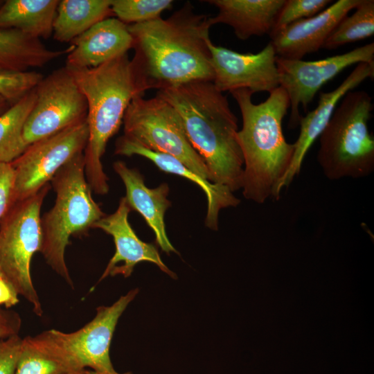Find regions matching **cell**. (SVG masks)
<instances>
[{
    "label": "cell",
    "instance_id": "cell-1",
    "mask_svg": "<svg viewBox=\"0 0 374 374\" xmlns=\"http://www.w3.org/2000/svg\"><path fill=\"white\" fill-rule=\"evenodd\" d=\"M208 17L186 2L170 17L128 25L134 55L131 62L143 93L197 80H213Z\"/></svg>",
    "mask_w": 374,
    "mask_h": 374
},
{
    "label": "cell",
    "instance_id": "cell-2",
    "mask_svg": "<svg viewBox=\"0 0 374 374\" xmlns=\"http://www.w3.org/2000/svg\"><path fill=\"white\" fill-rule=\"evenodd\" d=\"M179 114L186 136L204 162L210 181L233 193L242 188L244 159L238 120L227 98L212 81L197 80L158 90Z\"/></svg>",
    "mask_w": 374,
    "mask_h": 374
},
{
    "label": "cell",
    "instance_id": "cell-3",
    "mask_svg": "<svg viewBox=\"0 0 374 374\" xmlns=\"http://www.w3.org/2000/svg\"><path fill=\"white\" fill-rule=\"evenodd\" d=\"M240 110L242 126L237 139L244 159L242 194L249 200L263 204L274 198L276 186L292 161L294 143L283 132V121L290 107L281 87L269 97L254 104L253 93L246 89L230 92Z\"/></svg>",
    "mask_w": 374,
    "mask_h": 374
},
{
    "label": "cell",
    "instance_id": "cell-4",
    "mask_svg": "<svg viewBox=\"0 0 374 374\" xmlns=\"http://www.w3.org/2000/svg\"><path fill=\"white\" fill-rule=\"evenodd\" d=\"M69 69L87 103L85 177L93 192L105 195L109 188L101 159L107 143L118 132L132 100L144 93L137 84L127 53L96 67Z\"/></svg>",
    "mask_w": 374,
    "mask_h": 374
},
{
    "label": "cell",
    "instance_id": "cell-5",
    "mask_svg": "<svg viewBox=\"0 0 374 374\" xmlns=\"http://www.w3.org/2000/svg\"><path fill=\"white\" fill-rule=\"evenodd\" d=\"M51 182L56 199L53 208L41 216L39 252L53 270L73 287L64 256L69 239L85 235L105 215L92 197L84 173V152L62 166Z\"/></svg>",
    "mask_w": 374,
    "mask_h": 374
},
{
    "label": "cell",
    "instance_id": "cell-6",
    "mask_svg": "<svg viewBox=\"0 0 374 374\" xmlns=\"http://www.w3.org/2000/svg\"><path fill=\"white\" fill-rule=\"evenodd\" d=\"M339 103L319 137L318 163L330 180L366 177L374 170V137L368 128L372 97L351 90Z\"/></svg>",
    "mask_w": 374,
    "mask_h": 374
},
{
    "label": "cell",
    "instance_id": "cell-7",
    "mask_svg": "<svg viewBox=\"0 0 374 374\" xmlns=\"http://www.w3.org/2000/svg\"><path fill=\"white\" fill-rule=\"evenodd\" d=\"M49 189L48 184L37 193L15 202L0 220V270L39 317L43 310L31 278L30 264L35 253L41 249L40 211Z\"/></svg>",
    "mask_w": 374,
    "mask_h": 374
},
{
    "label": "cell",
    "instance_id": "cell-8",
    "mask_svg": "<svg viewBox=\"0 0 374 374\" xmlns=\"http://www.w3.org/2000/svg\"><path fill=\"white\" fill-rule=\"evenodd\" d=\"M124 136L141 146L171 155L190 170L210 181L208 169L190 145L181 119L175 108L162 98H134L123 121Z\"/></svg>",
    "mask_w": 374,
    "mask_h": 374
},
{
    "label": "cell",
    "instance_id": "cell-9",
    "mask_svg": "<svg viewBox=\"0 0 374 374\" xmlns=\"http://www.w3.org/2000/svg\"><path fill=\"white\" fill-rule=\"evenodd\" d=\"M89 139L87 119L38 140L11 163L14 172V203L37 193L58 170L84 152Z\"/></svg>",
    "mask_w": 374,
    "mask_h": 374
},
{
    "label": "cell",
    "instance_id": "cell-10",
    "mask_svg": "<svg viewBox=\"0 0 374 374\" xmlns=\"http://www.w3.org/2000/svg\"><path fill=\"white\" fill-rule=\"evenodd\" d=\"M35 91V104L23 131L28 146L87 119L86 98L67 67L44 76Z\"/></svg>",
    "mask_w": 374,
    "mask_h": 374
},
{
    "label": "cell",
    "instance_id": "cell-11",
    "mask_svg": "<svg viewBox=\"0 0 374 374\" xmlns=\"http://www.w3.org/2000/svg\"><path fill=\"white\" fill-rule=\"evenodd\" d=\"M374 62V43L348 52L314 61L276 57L279 86L286 91L290 103L289 125L296 127L301 116L299 107L307 110L316 93L328 81L347 67Z\"/></svg>",
    "mask_w": 374,
    "mask_h": 374
},
{
    "label": "cell",
    "instance_id": "cell-12",
    "mask_svg": "<svg viewBox=\"0 0 374 374\" xmlns=\"http://www.w3.org/2000/svg\"><path fill=\"white\" fill-rule=\"evenodd\" d=\"M137 294V289L132 290L112 305L98 307L95 317L75 332L52 329L46 333L83 369L115 372L109 356L111 341L119 318Z\"/></svg>",
    "mask_w": 374,
    "mask_h": 374
},
{
    "label": "cell",
    "instance_id": "cell-13",
    "mask_svg": "<svg viewBox=\"0 0 374 374\" xmlns=\"http://www.w3.org/2000/svg\"><path fill=\"white\" fill-rule=\"evenodd\" d=\"M208 46L213 70V82L221 92L246 89L253 94L271 92L279 87L277 55L269 42L257 53H239L215 45Z\"/></svg>",
    "mask_w": 374,
    "mask_h": 374
},
{
    "label": "cell",
    "instance_id": "cell-14",
    "mask_svg": "<svg viewBox=\"0 0 374 374\" xmlns=\"http://www.w3.org/2000/svg\"><path fill=\"white\" fill-rule=\"evenodd\" d=\"M373 76L374 62L357 64L336 89L328 92H321L317 107L305 116L301 117L299 124L300 133L294 143L293 157L288 169L276 186L274 196L276 200L280 198L283 188L289 187L294 177L300 172L306 154L327 126L343 96L366 79H373Z\"/></svg>",
    "mask_w": 374,
    "mask_h": 374
},
{
    "label": "cell",
    "instance_id": "cell-15",
    "mask_svg": "<svg viewBox=\"0 0 374 374\" xmlns=\"http://www.w3.org/2000/svg\"><path fill=\"white\" fill-rule=\"evenodd\" d=\"M360 0H338L319 13L300 19L269 35L277 57L302 60L318 51L338 23Z\"/></svg>",
    "mask_w": 374,
    "mask_h": 374
},
{
    "label": "cell",
    "instance_id": "cell-16",
    "mask_svg": "<svg viewBox=\"0 0 374 374\" xmlns=\"http://www.w3.org/2000/svg\"><path fill=\"white\" fill-rule=\"evenodd\" d=\"M125 197L121 198L116 211L105 215L96 222L93 228L100 229L112 236L116 247L114 256L108 262L99 281L108 276L123 275L129 277L136 264L150 262L170 277L176 275L162 261L156 247L139 238L128 221L130 212Z\"/></svg>",
    "mask_w": 374,
    "mask_h": 374
},
{
    "label": "cell",
    "instance_id": "cell-17",
    "mask_svg": "<svg viewBox=\"0 0 374 374\" xmlns=\"http://www.w3.org/2000/svg\"><path fill=\"white\" fill-rule=\"evenodd\" d=\"M73 50L67 54L69 69L93 68L132 48L133 39L128 25L117 18H106L71 42Z\"/></svg>",
    "mask_w": 374,
    "mask_h": 374
},
{
    "label": "cell",
    "instance_id": "cell-18",
    "mask_svg": "<svg viewBox=\"0 0 374 374\" xmlns=\"http://www.w3.org/2000/svg\"><path fill=\"white\" fill-rule=\"evenodd\" d=\"M115 154L127 157L142 156L153 162L161 170L184 177L197 184L207 198L205 225L212 230L218 229V215L222 209L235 207L240 204V199L227 187L212 183L197 175L177 158L148 150L124 135L116 140Z\"/></svg>",
    "mask_w": 374,
    "mask_h": 374
},
{
    "label": "cell",
    "instance_id": "cell-19",
    "mask_svg": "<svg viewBox=\"0 0 374 374\" xmlns=\"http://www.w3.org/2000/svg\"><path fill=\"white\" fill-rule=\"evenodd\" d=\"M113 168L125 186V197L131 210L142 215L152 229L156 242L163 251L177 253L168 238L164 220L166 212L171 206V202L167 199L169 193L168 184L163 183L157 188H149L138 170L130 168L121 161L114 162Z\"/></svg>",
    "mask_w": 374,
    "mask_h": 374
},
{
    "label": "cell",
    "instance_id": "cell-20",
    "mask_svg": "<svg viewBox=\"0 0 374 374\" xmlns=\"http://www.w3.org/2000/svg\"><path fill=\"white\" fill-rule=\"evenodd\" d=\"M285 0H209L218 12L208 17L211 27L217 24L231 26L238 38L246 40L252 36L271 33L277 16Z\"/></svg>",
    "mask_w": 374,
    "mask_h": 374
},
{
    "label": "cell",
    "instance_id": "cell-21",
    "mask_svg": "<svg viewBox=\"0 0 374 374\" xmlns=\"http://www.w3.org/2000/svg\"><path fill=\"white\" fill-rule=\"evenodd\" d=\"M73 48L71 45L66 49L52 50L41 39L19 30L0 28V73L25 72L42 67L69 53Z\"/></svg>",
    "mask_w": 374,
    "mask_h": 374
},
{
    "label": "cell",
    "instance_id": "cell-22",
    "mask_svg": "<svg viewBox=\"0 0 374 374\" xmlns=\"http://www.w3.org/2000/svg\"><path fill=\"white\" fill-rule=\"evenodd\" d=\"M59 0H7L0 6V28L41 39L53 35Z\"/></svg>",
    "mask_w": 374,
    "mask_h": 374
},
{
    "label": "cell",
    "instance_id": "cell-23",
    "mask_svg": "<svg viewBox=\"0 0 374 374\" xmlns=\"http://www.w3.org/2000/svg\"><path fill=\"white\" fill-rule=\"evenodd\" d=\"M83 370L45 331L23 338L15 374H80Z\"/></svg>",
    "mask_w": 374,
    "mask_h": 374
},
{
    "label": "cell",
    "instance_id": "cell-24",
    "mask_svg": "<svg viewBox=\"0 0 374 374\" xmlns=\"http://www.w3.org/2000/svg\"><path fill=\"white\" fill-rule=\"evenodd\" d=\"M112 0H62L53 24V38L71 42L98 22L112 14Z\"/></svg>",
    "mask_w": 374,
    "mask_h": 374
},
{
    "label": "cell",
    "instance_id": "cell-25",
    "mask_svg": "<svg viewBox=\"0 0 374 374\" xmlns=\"http://www.w3.org/2000/svg\"><path fill=\"white\" fill-rule=\"evenodd\" d=\"M35 98L33 89L0 115V163H11L28 148L23 131Z\"/></svg>",
    "mask_w": 374,
    "mask_h": 374
},
{
    "label": "cell",
    "instance_id": "cell-26",
    "mask_svg": "<svg viewBox=\"0 0 374 374\" xmlns=\"http://www.w3.org/2000/svg\"><path fill=\"white\" fill-rule=\"evenodd\" d=\"M355 12L345 16L324 42L323 48L332 50L374 34V1L360 0Z\"/></svg>",
    "mask_w": 374,
    "mask_h": 374
},
{
    "label": "cell",
    "instance_id": "cell-27",
    "mask_svg": "<svg viewBox=\"0 0 374 374\" xmlns=\"http://www.w3.org/2000/svg\"><path fill=\"white\" fill-rule=\"evenodd\" d=\"M172 0H112L111 8L122 22L141 24L161 17L166 10L170 9Z\"/></svg>",
    "mask_w": 374,
    "mask_h": 374
},
{
    "label": "cell",
    "instance_id": "cell-28",
    "mask_svg": "<svg viewBox=\"0 0 374 374\" xmlns=\"http://www.w3.org/2000/svg\"><path fill=\"white\" fill-rule=\"evenodd\" d=\"M332 2L331 0H285L270 34L283 29L293 22L319 13Z\"/></svg>",
    "mask_w": 374,
    "mask_h": 374
},
{
    "label": "cell",
    "instance_id": "cell-29",
    "mask_svg": "<svg viewBox=\"0 0 374 374\" xmlns=\"http://www.w3.org/2000/svg\"><path fill=\"white\" fill-rule=\"evenodd\" d=\"M44 75L36 71L0 73V96L10 105L35 88Z\"/></svg>",
    "mask_w": 374,
    "mask_h": 374
},
{
    "label": "cell",
    "instance_id": "cell-30",
    "mask_svg": "<svg viewBox=\"0 0 374 374\" xmlns=\"http://www.w3.org/2000/svg\"><path fill=\"white\" fill-rule=\"evenodd\" d=\"M22 341L19 335L0 339V374H15Z\"/></svg>",
    "mask_w": 374,
    "mask_h": 374
},
{
    "label": "cell",
    "instance_id": "cell-31",
    "mask_svg": "<svg viewBox=\"0 0 374 374\" xmlns=\"http://www.w3.org/2000/svg\"><path fill=\"white\" fill-rule=\"evenodd\" d=\"M13 204V168L11 163H0V220Z\"/></svg>",
    "mask_w": 374,
    "mask_h": 374
},
{
    "label": "cell",
    "instance_id": "cell-32",
    "mask_svg": "<svg viewBox=\"0 0 374 374\" xmlns=\"http://www.w3.org/2000/svg\"><path fill=\"white\" fill-rule=\"evenodd\" d=\"M21 319L18 313L0 307V339L19 335Z\"/></svg>",
    "mask_w": 374,
    "mask_h": 374
},
{
    "label": "cell",
    "instance_id": "cell-33",
    "mask_svg": "<svg viewBox=\"0 0 374 374\" xmlns=\"http://www.w3.org/2000/svg\"><path fill=\"white\" fill-rule=\"evenodd\" d=\"M11 105L1 96H0V115L5 112Z\"/></svg>",
    "mask_w": 374,
    "mask_h": 374
},
{
    "label": "cell",
    "instance_id": "cell-34",
    "mask_svg": "<svg viewBox=\"0 0 374 374\" xmlns=\"http://www.w3.org/2000/svg\"><path fill=\"white\" fill-rule=\"evenodd\" d=\"M80 374H119L116 371L113 373H106V372H98L94 371H87L83 370ZM123 374H132L131 373H126Z\"/></svg>",
    "mask_w": 374,
    "mask_h": 374
},
{
    "label": "cell",
    "instance_id": "cell-35",
    "mask_svg": "<svg viewBox=\"0 0 374 374\" xmlns=\"http://www.w3.org/2000/svg\"><path fill=\"white\" fill-rule=\"evenodd\" d=\"M5 278L4 276L3 275V274L1 273V270H0V280Z\"/></svg>",
    "mask_w": 374,
    "mask_h": 374
}]
</instances>
